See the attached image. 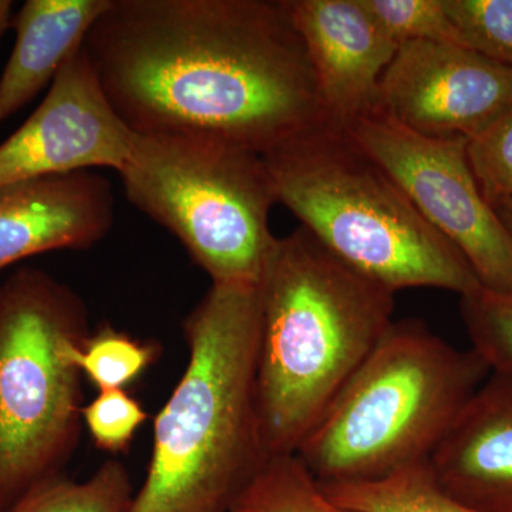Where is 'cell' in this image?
Listing matches in <instances>:
<instances>
[{
    "instance_id": "6da1fadb",
    "label": "cell",
    "mask_w": 512,
    "mask_h": 512,
    "mask_svg": "<svg viewBox=\"0 0 512 512\" xmlns=\"http://www.w3.org/2000/svg\"><path fill=\"white\" fill-rule=\"evenodd\" d=\"M83 47L136 134L265 156L329 123L286 0H111Z\"/></svg>"
},
{
    "instance_id": "7a4b0ae2",
    "label": "cell",
    "mask_w": 512,
    "mask_h": 512,
    "mask_svg": "<svg viewBox=\"0 0 512 512\" xmlns=\"http://www.w3.org/2000/svg\"><path fill=\"white\" fill-rule=\"evenodd\" d=\"M258 285L212 284L184 322L188 363L154 417L127 512H229L268 461L259 420Z\"/></svg>"
},
{
    "instance_id": "3957f363",
    "label": "cell",
    "mask_w": 512,
    "mask_h": 512,
    "mask_svg": "<svg viewBox=\"0 0 512 512\" xmlns=\"http://www.w3.org/2000/svg\"><path fill=\"white\" fill-rule=\"evenodd\" d=\"M258 293L262 437L269 458L291 456L392 325L394 292L298 227L275 239Z\"/></svg>"
},
{
    "instance_id": "277c9868",
    "label": "cell",
    "mask_w": 512,
    "mask_h": 512,
    "mask_svg": "<svg viewBox=\"0 0 512 512\" xmlns=\"http://www.w3.org/2000/svg\"><path fill=\"white\" fill-rule=\"evenodd\" d=\"M264 157L279 204L350 268L394 293L481 288L466 258L346 128L323 124Z\"/></svg>"
},
{
    "instance_id": "5b68a950",
    "label": "cell",
    "mask_w": 512,
    "mask_h": 512,
    "mask_svg": "<svg viewBox=\"0 0 512 512\" xmlns=\"http://www.w3.org/2000/svg\"><path fill=\"white\" fill-rule=\"evenodd\" d=\"M491 370L420 320H393L296 456L320 485L362 483L430 460Z\"/></svg>"
},
{
    "instance_id": "8992f818",
    "label": "cell",
    "mask_w": 512,
    "mask_h": 512,
    "mask_svg": "<svg viewBox=\"0 0 512 512\" xmlns=\"http://www.w3.org/2000/svg\"><path fill=\"white\" fill-rule=\"evenodd\" d=\"M83 299L39 268L0 285V512L64 476L83 429Z\"/></svg>"
},
{
    "instance_id": "52a82bcc",
    "label": "cell",
    "mask_w": 512,
    "mask_h": 512,
    "mask_svg": "<svg viewBox=\"0 0 512 512\" xmlns=\"http://www.w3.org/2000/svg\"><path fill=\"white\" fill-rule=\"evenodd\" d=\"M119 175L128 201L170 231L212 284L258 285L278 204L262 154L217 137L137 134Z\"/></svg>"
},
{
    "instance_id": "ba28073f",
    "label": "cell",
    "mask_w": 512,
    "mask_h": 512,
    "mask_svg": "<svg viewBox=\"0 0 512 512\" xmlns=\"http://www.w3.org/2000/svg\"><path fill=\"white\" fill-rule=\"evenodd\" d=\"M345 128L466 258L481 288L512 296V234L481 194L467 138L421 136L380 113Z\"/></svg>"
},
{
    "instance_id": "9c48e42d",
    "label": "cell",
    "mask_w": 512,
    "mask_h": 512,
    "mask_svg": "<svg viewBox=\"0 0 512 512\" xmlns=\"http://www.w3.org/2000/svg\"><path fill=\"white\" fill-rule=\"evenodd\" d=\"M136 136L111 106L82 46L32 116L0 143V187L92 168L120 173Z\"/></svg>"
},
{
    "instance_id": "30bf717a",
    "label": "cell",
    "mask_w": 512,
    "mask_h": 512,
    "mask_svg": "<svg viewBox=\"0 0 512 512\" xmlns=\"http://www.w3.org/2000/svg\"><path fill=\"white\" fill-rule=\"evenodd\" d=\"M512 107V67L450 43H402L380 79L376 111L431 138L471 137Z\"/></svg>"
},
{
    "instance_id": "8fae6325",
    "label": "cell",
    "mask_w": 512,
    "mask_h": 512,
    "mask_svg": "<svg viewBox=\"0 0 512 512\" xmlns=\"http://www.w3.org/2000/svg\"><path fill=\"white\" fill-rule=\"evenodd\" d=\"M302 37L323 110L348 127L376 111L380 79L399 43L363 0H286Z\"/></svg>"
},
{
    "instance_id": "7c38bea8",
    "label": "cell",
    "mask_w": 512,
    "mask_h": 512,
    "mask_svg": "<svg viewBox=\"0 0 512 512\" xmlns=\"http://www.w3.org/2000/svg\"><path fill=\"white\" fill-rule=\"evenodd\" d=\"M113 225V188L92 171L0 187V271L45 252L92 248Z\"/></svg>"
},
{
    "instance_id": "4fadbf2b",
    "label": "cell",
    "mask_w": 512,
    "mask_h": 512,
    "mask_svg": "<svg viewBox=\"0 0 512 512\" xmlns=\"http://www.w3.org/2000/svg\"><path fill=\"white\" fill-rule=\"evenodd\" d=\"M429 461L451 497L480 512H512V375H488Z\"/></svg>"
},
{
    "instance_id": "5bb4252c",
    "label": "cell",
    "mask_w": 512,
    "mask_h": 512,
    "mask_svg": "<svg viewBox=\"0 0 512 512\" xmlns=\"http://www.w3.org/2000/svg\"><path fill=\"white\" fill-rule=\"evenodd\" d=\"M111 0H28L13 16L16 39L0 77V127L53 83Z\"/></svg>"
},
{
    "instance_id": "9a60e30c",
    "label": "cell",
    "mask_w": 512,
    "mask_h": 512,
    "mask_svg": "<svg viewBox=\"0 0 512 512\" xmlns=\"http://www.w3.org/2000/svg\"><path fill=\"white\" fill-rule=\"evenodd\" d=\"M320 487L333 503L356 512H480L441 487L429 460L373 481Z\"/></svg>"
},
{
    "instance_id": "2e32d148",
    "label": "cell",
    "mask_w": 512,
    "mask_h": 512,
    "mask_svg": "<svg viewBox=\"0 0 512 512\" xmlns=\"http://www.w3.org/2000/svg\"><path fill=\"white\" fill-rule=\"evenodd\" d=\"M134 497L130 474L119 460H107L92 477H59L30 491L2 512H127Z\"/></svg>"
},
{
    "instance_id": "e0dca14e",
    "label": "cell",
    "mask_w": 512,
    "mask_h": 512,
    "mask_svg": "<svg viewBox=\"0 0 512 512\" xmlns=\"http://www.w3.org/2000/svg\"><path fill=\"white\" fill-rule=\"evenodd\" d=\"M229 512H356L333 503L296 454L268 458Z\"/></svg>"
},
{
    "instance_id": "ac0fdd59",
    "label": "cell",
    "mask_w": 512,
    "mask_h": 512,
    "mask_svg": "<svg viewBox=\"0 0 512 512\" xmlns=\"http://www.w3.org/2000/svg\"><path fill=\"white\" fill-rule=\"evenodd\" d=\"M160 346L121 332L110 325L90 333L76 350V363L84 379L104 390H127L160 357Z\"/></svg>"
},
{
    "instance_id": "d6986e66",
    "label": "cell",
    "mask_w": 512,
    "mask_h": 512,
    "mask_svg": "<svg viewBox=\"0 0 512 512\" xmlns=\"http://www.w3.org/2000/svg\"><path fill=\"white\" fill-rule=\"evenodd\" d=\"M464 49L512 67V0H444Z\"/></svg>"
},
{
    "instance_id": "ffe728a7",
    "label": "cell",
    "mask_w": 512,
    "mask_h": 512,
    "mask_svg": "<svg viewBox=\"0 0 512 512\" xmlns=\"http://www.w3.org/2000/svg\"><path fill=\"white\" fill-rule=\"evenodd\" d=\"M460 312L471 348L491 372L512 375V296L480 288L461 296Z\"/></svg>"
},
{
    "instance_id": "44dd1931",
    "label": "cell",
    "mask_w": 512,
    "mask_h": 512,
    "mask_svg": "<svg viewBox=\"0 0 512 512\" xmlns=\"http://www.w3.org/2000/svg\"><path fill=\"white\" fill-rule=\"evenodd\" d=\"M380 25L399 43L427 40L460 46L444 0H363ZM461 47V46H460Z\"/></svg>"
},
{
    "instance_id": "7402d4cb",
    "label": "cell",
    "mask_w": 512,
    "mask_h": 512,
    "mask_svg": "<svg viewBox=\"0 0 512 512\" xmlns=\"http://www.w3.org/2000/svg\"><path fill=\"white\" fill-rule=\"evenodd\" d=\"M467 157L491 207L512 198V107L467 141Z\"/></svg>"
},
{
    "instance_id": "603a6c76",
    "label": "cell",
    "mask_w": 512,
    "mask_h": 512,
    "mask_svg": "<svg viewBox=\"0 0 512 512\" xmlns=\"http://www.w3.org/2000/svg\"><path fill=\"white\" fill-rule=\"evenodd\" d=\"M148 413L127 390H104L83 407V426L94 446L110 454L127 453Z\"/></svg>"
},
{
    "instance_id": "cb8c5ba5",
    "label": "cell",
    "mask_w": 512,
    "mask_h": 512,
    "mask_svg": "<svg viewBox=\"0 0 512 512\" xmlns=\"http://www.w3.org/2000/svg\"><path fill=\"white\" fill-rule=\"evenodd\" d=\"M494 211L497 212L498 218L507 227L512 234V198L501 200L493 205Z\"/></svg>"
},
{
    "instance_id": "d4e9b609",
    "label": "cell",
    "mask_w": 512,
    "mask_h": 512,
    "mask_svg": "<svg viewBox=\"0 0 512 512\" xmlns=\"http://www.w3.org/2000/svg\"><path fill=\"white\" fill-rule=\"evenodd\" d=\"M12 8L13 2L0 0V40H2L6 30L12 29Z\"/></svg>"
}]
</instances>
